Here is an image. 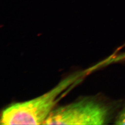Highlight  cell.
Here are the masks:
<instances>
[{"label":"cell","instance_id":"obj_2","mask_svg":"<svg viewBox=\"0 0 125 125\" xmlns=\"http://www.w3.org/2000/svg\"><path fill=\"white\" fill-rule=\"evenodd\" d=\"M110 114L109 108L103 103L84 99L54 109L43 125H104Z\"/></svg>","mask_w":125,"mask_h":125},{"label":"cell","instance_id":"obj_1","mask_svg":"<svg viewBox=\"0 0 125 125\" xmlns=\"http://www.w3.org/2000/svg\"><path fill=\"white\" fill-rule=\"evenodd\" d=\"M84 74L82 72L75 73L45 94L24 102L11 104L2 111L0 124H43L63 92L79 80Z\"/></svg>","mask_w":125,"mask_h":125},{"label":"cell","instance_id":"obj_3","mask_svg":"<svg viewBox=\"0 0 125 125\" xmlns=\"http://www.w3.org/2000/svg\"><path fill=\"white\" fill-rule=\"evenodd\" d=\"M116 125H125V107L119 113L115 120Z\"/></svg>","mask_w":125,"mask_h":125}]
</instances>
